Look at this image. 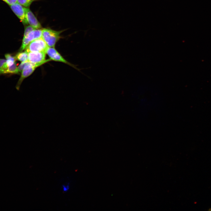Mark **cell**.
Listing matches in <instances>:
<instances>
[{"instance_id": "ba28073f", "label": "cell", "mask_w": 211, "mask_h": 211, "mask_svg": "<svg viewBox=\"0 0 211 211\" xmlns=\"http://www.w3.org/2000/svg\"><path fill=\"white\" fill-rule=\"evenodd\" d=\"M28 53V61L33 63H37L45 60L46 53L45 52H30Z\"/></svg>"}, {"instance_id": "2e32d148", "label": "cell", "mask_w": 211, "mask_h": 211, "mask_svg": "<svg viewBox=\"0 0 211 211\" xmlns=\"http://www.w3.org/2000/svg\"><path fill=\"white\" fill-rule=\"evenodd\" d=\"M70 188L69 185V183L67 184H64L62 186V188L64 192H67L69 189Z\"/></svg>"}, {"instance_id": "7c38bea8", "label": "cell", "mask_w": 211, "mask_h": 211, "mask_svg": "<svg viewBox=\"0 0 211 211\" xmlns=\"http://www.w3.org/2000/svg\"><path fill=\"white\" fill-rule=\"evenodd\" d=\"M6 62L5 59H0V74H5L8 67L6 64Z\"/></svg>"}, {"instance_id": "52a82bcc", "label": "cell", "mask_w": 211, "mask_h": 211, "mask_svg": "<svg viewBox=\"0 0 211 211\" xmlns=\"http://www.w3.org/2000/svg\"><path fill=\"white\" fill-rule=\"evenodd\" d=\"M26 17L28 24L36 29H41L42 25L31 10L26 8Z\"/></svg>"}, {"instance_id": "6da1fadb", "label": "cell", "mask_w": 211, "mask_h": 211, "mask_svg": "<svg viewBox=\"0 0 211 211\" xmlns=\"http://www.w3.org/2000/svg\"><path fill=\"white\" fill-rule=\"evenodd\" d=\"M64 30L56 31L50 28L42 29L41 38L48 47H54L61 37V33Z\"/></svg>"}, {"instance_id": "5b68a950", "label": "cell", "mask_w": 211, "mask_h": 211, "mask_svg": "<svg viewBox=\"0 0 211 211\" xmlns=\"http://www.w3.org/2000/svg\"><path fill=\"white\" fill-rule=\"evenodd\" d=\"M10 7L15 14L24 25H28L26 17V8L16 2L10 5Z\"/></svg>"}, {"instance_id": "4fadbf2b", "label": "cell", "mask_w": 211, "mask_h": 211, "mask_svg": "<svg viewBox=\"0 0 211 211\" xmlns=\"http://www.w3.org/2000/svg\"><path fill=\"white\" fill-rule=\"evenodd\" d=\"M38 0H16L17 2L23 6L28 8L34 1Z\"/></svg>"}, {"instance_id": "30bf717a", "label": "cell", "mask_w": 211, "mask_h": 211, "mask_svg": "<svg viewBox=\"0 0 211 211\" xmlns=\"http://www.w3.org/2000/svg\"><path fill=\"white\" fill-rule=\"evenodd\" d=\"M5 56L7 59L6 64L8 67L12 65L15 62V61L16 60L15 56H12L11 54H6Z\"/></svg>"}, {"instance_id": "8992f818", "label": "cell", "mask_w": 211, "mask_h": 211, "mask_svg": "<svg viewBox=\"0 0 211 211\" xmlns=\"http://www.w3.org/2000/svg\"><path fill=\"white\" fill-rule=\"evenodd\" d=\"M46 53L51 60L64 63L73 67L79 71L80 70L77 68L75 65L71 64L66 60L54 47H48L46 50Z\"/></svg>"}, {"instance_id": "5bb4252c", "label": "cell", "mask_w": 211, "mask_h": 211, "mask_svg": "<svg viewBox=\"0 0 211 211\" xmlns=\"http://www.w3.org/2000/svg\"><path fill=\"white\" fill-rule=\"evenodd\" d=\"M35 29L32 26L29 25H26L25 28L23 37L25 36L30 32Z\"/></svg>"}, {"instance_id": "9a60e30c", "label": "cell", "mask_w": 211, "mask_h": 211, "mask_svg": "<svg viewBox=\"0 0 211 211\" xmlns=\"http://www.w3.org/2000/svg\"><path fill=\"white\" fill-rule=\"evenodd\" d=\"M28 61H27L22 62L19 65L18 67V71L19 73L22 72Z\"/></svg>"}, {"instance_id": "7a4b0ae2", "label": "cell", "mask_w": 211, "mask_h": 211, "mask_svg": "<svg viewBox=\"0 0 211 211\" xmlns=\"http://www.w3.org/2000/svg\"><path fill=\"white\" fill-rule=\"evenodd\" d=\"M51 60L50 59H45L41 62L35 64L28 61L21 72V76L16 86V89L18 90H19L20 85L23 80L31 74L37 67Z\"/></svg>"}, {"instance_id": "3957f363", "label": "cell", "mask_w": 211, "mask_h": 211, "mask_svg": "<svg viewBox=\"0 0 211 211\" xmlns=\"http://www.w3.org/2000/svg\"><path fill=\"white\" fill-rule=\"evenodd\" d=\"M48 46L42 38L36 39L30 43L25 49L28 53L34 52H45Z\"/></svg>"}, {"instance_id": "e0dca14e", "label": "cell", "mask_w": 211, "mask_h": 211, "mask_svg": "<svg viewBox=\"0 0 211 211\" xmlns=\"http://www.w3.org/2000/svg\"><path fill=\"white\" fill-rule=\"evenodd\" d=\"M8 5H10L17 2L16 0H1Z\"/></svg>"}, {"instance_id": "8fae6325", "label": "cell", "mask_w": 211, "mask_h": 211, "mask_svg": "<svg viewBox=\"0 0 211 211\" xmlns=\"http://www.w3.org/2000/svg\"><path fill=\"white\" fill-rule=\"evenodd\" d=\"M5 74H19L18 67L15 62L12 65L8 67Z\"/></svg>"}, {"instance_id": "9c48e42d", "label": "cell", "mask_w": 211, "mask_h": 211, "mask_svg": "<svg viewBox=\"0 0 211 211\" xmlns=\"http://www.w3.org/2000/svg\"><path fill=\"white\" fill-rule=\"evenodd\" d=\"M16 59L21 62L28 61V53L26 51L19 52L15 56Z\"/></svg>"}, {"instance_id": "277c9868", "label": "cell", "mask_w": 211, "mask_h": 211, "mask_svg": "<svg viewBox=\"0 0 211 211\" xmlns=\"http://www.w3.org/2000/svg\"><path fill=\"white\" fill-rule=\"evenodd\" d=\"M42 30V29H34L30 32L25 36L23 37L22 45L19 51L21 52L25 50L32 41L41 38Z\"/></svg>"}]
</instances>
